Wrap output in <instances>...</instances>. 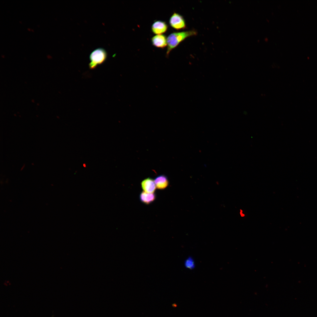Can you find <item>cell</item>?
<instances>
[{
    "label": "cell",
    "mask_w": 317,
    "mask_h": 317,
    "mask_svg": "<svg viewBox=\"0 0 317 317\" xmlns=\"http://www.w3.org/2000/svg\"><path fill=\"white\" fill-rule=\"evenodd\" d=\"M152 43L155 47L163 48L167 46V38L163 34L157 35L151 38Z\"/></svg>",
    "instance_id": "obj_6"
},
{
    "label": "cell",
    "mask_w": 317,
    "mask_h": 317,
    "mask_svg": "<svg viewBox=\"0 0 317 317\" xmlns=\"http://www.w3.org/2000/svg\"><path fill=\"white\" fill-rule=\"evenodd\" d=\"M107 57V52L104 49L99 48L94 50L90 56V68L92 69L95 68L97 66L103 63Z\"/></svg>",
    "instance_id": "obj_2"
},
{
    "label": "cell",
    "mask_w": 317,
    "mask_h": 317,
    "mask_svg": "<svg viewBox=\"0 0 317 317\" xmlns=\"http://www.w3.org/2000/svg\"><path fill=\"white\" fill-rule=\"evenodd\" d=\"M184 264L185 267L188 269H193L195 267V262L191 257H189L186 259Z\"/></svg>",
    "instance_id": "obj_9"
},
{
    "label": "cell",
    "mask_w": 317,
    "mask_h": 317,
    "mask_svg": "<svg viewBox=\"0 0 317 317\" xmlns=\"http://www.w3.org/2000/svg\"><path fill=\"white\" fill-rule=\"evenodd\" d=\"M168 28V25L166 22L161 21H157L152 24L151 30L152 32L157 35L162 34L165 33Z\"/></svg>",
    "instance_id": "obj_4"
},
{
    "label": "cell",
    "mask_w": 317,
    "mask_h": 317,
    "mask_svg": "<svg viewBox=\"0 0 317 317\" xmlns=\"http://www.w3.org/2000/svg\"><path fill=\"white\" fill-rule=\"evenodd\" d=\"M240 214L241 217H242L245 216V214L243 213V212L242 210H240Z\"/></svg>",
    "instance_id": "obj_10"
},
{
    "label": "cell",
    "mask_w": 317,
    "mask_h": 317,
    "mask_svg": "<svg viewBox=\"0 0 317 317\" xmlns=\"http://www.w3.org/2000/svg\"><path fill=\"white\" fill-rule=\"evenodd\" d=\"M156 188L159 190H163L168 186L169 182L167 177L161 175L156 177L154 180Z\"/></svg>",
    "instance_id": "obj_7"
},
{
    "label": "cell",
    "mask_w": 317,
    "mask_h": 317,
    "mask_svg": "<svg viewBox=\"0 0 317 317\" xmlns=\"http://www.w3.org/2000/svg\"><path fill=\"white\" fill-rule=\"evenodd\" d=\"M156 198V195L154 193H149L143 191L139 195L141 201L143 203L149 205L154 201Z\"/></svg>",
    "instance_id": "obj_8"
},
{
    "label": "cell",
    "mask_w": 317,
    "mask_h": 317,
    "mask_svg": "<svg viewBox=\"0 0 317 317\" xmlns=\"http://www.w3.org/2000/svg\"><path fill=\"white\" fill-rule=\"evenodd\" d=\"M170 26L177 30L185 29L186 25L183 17L180 14L174 12L170 17L169 20Z\"/></svg>",
    "instance_id": "obj_3"
},
{
    "label": "cell",
    "mask_w": 317,
    "mask_h": 317,
    "mask_svg": "<svg viewBox=\"0 0 317 317\" xmlns=\"http://www.w3.org/2000/svg\"><path fill=\"white\" fill-rule=\"evenodd\" d=\"M141 186L144 191L149 193H154L156 188L154 180L150 178L143 180L141 182Z\"/></svg>",
    "instance_id": "obj_5"
},
{
    "label": "cell",
    "mask_w": 317,
    "mask_h": 317,
    "mask_svg": "<svg viewBox=\"0 0 317 317\" xmlns=\"http://www.w3.org/2000/svg\"><path fill=\"white\" fill-rule=\"evenodd\" d=\"M197 32L195 30L175 32L169 35L167 38V50L166 57L168 56L171 51L176 48L181 42L187 38L196 35Z\"/></svg>",
    "instance_id": "obj_1"
}]
</instances>
